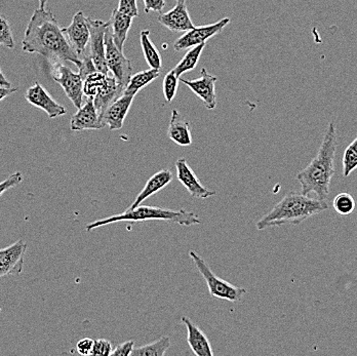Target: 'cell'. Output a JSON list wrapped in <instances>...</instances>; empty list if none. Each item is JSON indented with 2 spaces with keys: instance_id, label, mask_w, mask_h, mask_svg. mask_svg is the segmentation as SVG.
I'll list each match as a JSON object with an SVG mask.
<instances>
[{
  "instance_id": "6",
  "label": "cell",
  "mask_w": 357,
  "mask_h": 356,
  "mask_svg": "<svg viewBox=\"0 0 357 356\" xmlns=\"http://www.w3.org/2000/svg\"><path fill=\"white\" fill-rule=\"evenodd\" d=\"M51 75L54 82L62 86L73 105L79 109L84 98V78L80 73L73 72L69 67L56 62L52 68Z\"/></svg>"
},
{
  "instance_id": "40",
  "label": "cell",
  "mask_w": 357,
  "mask_h": 356,
  "mask_svg": "<svg viewBox=\"0 0 357 356\" xmlns=\"http://www.w3.org/2000/svg\"><path fill=\"white\" fill-rule=\"evenodd\" d=\"M176 2L180 1V0H175ZM182 1H187V0H182Z\"/></svg>"
},
{
  "instance_id": "27",
  "label": "cell",
  "mask_w": 357,
  "mask_h": 356,
  "mask_svg": "<svg viewBox=\"0 0 357 356\" xmlns=\"http://www.w3.org/2000/svg\"><path fill=\"white\" fill-rule=\"evenodd\" d=\"M342 166H343V176L346 178L349 177L357 169V136L344 151Z\"/></svg>"
},
{
  "instance_id": "37",
  "label": "cell",
  "mask_w": 357,
  "mask_h": 356,
  "mask_svg": "<svg viewBox=\"0 0 357 356\" xmlns=\"http://www.w3.org/2000/svg\"><path fill=\"white\" fill-rule=\"evenodd\" d=\"M18 91V88H4V86H0V102L3 101L8 95L14 94Z\"/></svg>"
},
{
  "instance_id": "42",
  "label": "cell",
  "mask_w": 357,
  "mask_h": 356,
  "mask_svg": "<svg viewBox=\"0 0 357 356\" xmlns=\"http://www.w3.org/2000/svg\"><path fill=\"white\" fill-rule=\"evenodd\" d=\"M1 150H2V149H1V148H0V152H1Z\"/></svg>"
},
{
  "instance_id": "18",
  "label": "cell",
  "mask_w": 357,
  "mask_h": 356,
  "mask_svg": "<svg viewBox=\"0 0 357 356\" xmlns=\"http://www.w3.org/2000/svg\"><path fill=\"white\" fill-rule=\"evenodd\" d=\"M182 323L186 325L187 327V343L191 350L193 351L197 356H213L214 351H213L212 344L210 340L204 335V332L195 325L190 318L183 316L181 318Z\"/></svg>"
},
{
  "instance_id": "9",
  "label": "cell",
  "mask_w": 357,
  "mask_h": 356,
  "mask_svg": "<svg viewBox=\"0 0 357 356\" xmlns=\"http://www.w3.org/2000/svg\"><path fill=\"white\" fill-rule=\"evenodd\" d=\"M229 23V18H224L218 21L217 23L211 24V25L192 28L175 41L174 49L176 52H181L197 47L202 43H206L208 39L221 33L224 28Z\"/></svg>"
},
{
  "instance_id": "4",
  "label": "cell",
  "mask_w": 357,
  "mask_h": 356,
  "mask_svg": "<svg viewBox=\"0 0 357 356\" xmlns=\"http://www.w3.org/2000/svg\"><path fill=\"white\" fill-rule=\"evenodd\" d=\"M147 221H165V222L176 223L182 226H192L200 224L202 221L195 212L184 210H171V208H160V206H139L135 208H128L121 214L113 215L107 218L95 221L86 225V231L91 232L103 226L114 224L119 222H130L136 224Z\"/></svg>"
},
{
  "instance_id": "5",
  "label": "cell",
  "mask_w": 357,
  "mask_h": 356,
  "mask_svg": "<svg viewBox=\"0 0 357 356\" xmlns=\"http://www.w3.org/2000/svg\"><path fill=\"white\" fill-rule=\"evenodd\" d=\"M189 256L193 260L195 266H197L198 272L204 277V281L208 284V292L211 296L214 298L221 299L236 303L243 299L245 295H247L248 291L243 288L233 286L230 282L223 281L218 277L213 272L212 269L208 266V263L204 261L202 257L195 251H189Z\"/></svg>"
},
{
  "instance_id": "15",
  "label": "cell",
  "mask_w": 357,
  "mask_h": 356,
  "mask_svg": "<svg viewBox=\"0 0 357 356\" xmlns=\"http://www.w3.org/2000/svg\"><path fill=\"white\" fill-rule=\"evenodd\" d=\"M135 95L123 94L110 104L102 114L104 125L110 131H117L123 127L126 115L130 111Z\"/></svg>"
},
{
  "instance_id": "28",
  "label": "cell",
  "mask_w": 357,
  "mask_h": 356,
  "mask_svg": "<svg viewBox=\"0 0 357 356\" xmlns=\"http://www.w3.org/2000/svg\"><path fill=\"white\" fill-rule=\"evenodd\" d=\"M333 206H334L337 214L341 215V216H349L356 210V201L349 193L342 192L335 197L333 201Z\"/></svg>"
},
{
  "instance_id": "33",
  "label": "cell",
  "mask_w": 357,
  "mask_h": 356,
  "mask_svg": "<svg viewBox=\"0 0 357 356\" xmlns=\"http://www.w3.org/2000/svg\"><path fill=\"white\" fill-rule=\"evenodd\" d=\"M22 181H23V173L21 171H16V173H12L8 179L0 182V196H2L10 189L16 187Z\"/></svg>"
},
{
  "instance_id": "12",
  "label": "cell",
  "mask_w": 357,
  "mask_h": 356,
  "mask_svg": "<svg viewBox=\"0 0 357 356\" xmlns=\"http://www.w3.org/2000/svg\"><path fill=\"white\" fill-rule=\"evenodd\" d=\"M25 99L30 105L43 110L50 118H56L67 113L66 108L59 104L38 82L28 88Z\"/></svg>"
},
{
  "instance_id": "22",
  "label": "cell",
  "mask_w": 357,
  "mask_h": 356,
  "mask_svg": "<svg viewBox=\"0 0 357 356\" xmlns=\"http://www.w3.org/2000/svg\"><path fill=\"white\" fill-rule=\"evenodd\" d=\"M132 19L134 18L121 14L117 10V8H115V10H113L110 20L108 21L113 41H114L117 49L121 52H123L128 31L132 27Z\"/></svg>"
},
{
  "instance_id": "38",
  "label": "cell",
  "mask_w": 357,
  "mask_h": 356,
  "mask_svg": "<svg viewBox=\"0 0 357 356\" xmlns=\"http://www.w3.org/2000/svg\"><path fill=\"white\" fill-rule=\"evenodd\" d=\"M0 86H4V88H13L12 84L6 79V75L2 72L1 68H0Z\"/></svg>"
},
{
  "instance_id": "31",
  "label": "cell",
  "mask_w": 357,
  "mask_h": 356,
  "mask_svg": "<svg viewBox=\"0 0 357 356\" xmlns=\"http://www.w3.org/2000/svg\"><path fill=\"white\" fill-rule=\"evenodd\" d=\"M113 347L110 341L106 339H98L93 341V350L91 356H109L112 353Z\"/></svg>"
},
{
  "instance_id": "41",
  "label": "cell",
  "mask_w": 357,
  "mask_h": 356,
  "mask_svg": "<svg viewBox=\"0 0 357 356\" xmlns=\"http://www.w3.org/2000/svg\"><path fill=\"white\" fill-rule=\"evenodd\" d=\"M0 312H1V307H0Z\"/></svg>"
},
{
  "instance_id": "26",
  "label": "cell",
  "mask_w": 357,
  "mask_h": 356,
  "mask_svg": "<svg viewBox=\"0 0 357 356\" xmlns=\"http://www.w3.org/2000/svg\"><path fill=\"white\" fill-rule=\"evenodd\" d=\"M204 47H206V43H202V45H198L197 47H191L188 53L183 56L182 60H181L180 62L178 63L177 66L173 69L178 77H181V75H184V73L195 70Z\"/></svg>"
},
{
  "instance_id": "29",
  "label": "cell",
  "mask_w": 357,
  "mask_h": 356,
  "mask_svg": "<svg viewBox=\"0 0 357 356\" xmlns=\"http://www.w3.org/2000/svg\"><path fill=\"white\" fill-rule=\"evenodd\" d=\"M178 82L180 77L176 75L175 71L172 70L165 76L163 79V95L167 103H171L177 95Z\"/></svg>"
},
{
  "instance_id": "21",
  "label": "cell",
  "mask_w": 357,
  "mask_h": 356,
  "mask_svg": "<svg viewBox=\"0 0 357 356\" xmlns=\"http://www.w3.org/2000/svg\"><path fill=\"white\" fill-rule=\"evenodd\" d=\"M172 181H173V173H172L169 169H161V171L154 173V175L148 180L142 191L139 193L138 196L135 199L134 203H132L128 208H137V206H141L143 201L151 197L152 195L160 192L163 188L167 187Z\"/></svg>"
},
{
  "instance_id": "24",
  "label": "cell",
  "mask_w": 357,
  "mask_h": 356,
  "mask_svg": "<svg viewBox=\"0 0 357 356\" xmlns=\"http://www.w3.org/2000/svg\"><path fill=\"white\" fill-rule=\"evenodd\" d=\"M140 42L146 62L149 65L150 68L160 70L161 67H162V59H161L158 47L150 39L149 30H142L141 31Z\"/></svg>"
},
{
  "instance_id": "20",
  "label": "cell",
  "mask_w": 357,
  "mask_h": 356,
  "mask_svg": "<svg viewBox=\"0 0 357 356\" xmlns=\"http://www.w3.org/2000/svg\"><path fill=\"white\" fill-rule=\"evenodd\" d=\"M167 136L178 146L188 147L192 144L190 123L183 117V115L177 109H174L172 111Z\"/></svg>"
},
{
  "instance_id": "7",
  "label": "cell",
  "mask_w": 357,
  "mask_h": 356,
  "mask_svg": "<svg viewBox=\"0 0 357 356\" xmlns=\"http://www.w3.org/2000/svg\"><path fill=\"white\" fill-rule=\"evenodd\" d=\"M105 59L109 71L113 73V77L126 88L132 77V63L123 55V52L119 51L115 45L110 25L105 33Z\"/></svg>"
},
{
  "instance_id": "19",
  "label": "cell",
  "mask_w": 357,
  "mask_h": 356,
  "mask_svg": "<svg viewBox=\"0 0 357 356\" xmlns=\"http://www.w3.org/2000/svg\"><path fill=\"white\" fill-rule=\"evenodd\" d=\"M125 88V86L119 84L114 77L106 76L105 80H104L103 84H101L97 94H96L93 99V104H95L100 116H102L106 108L112 102H114L117 98L123 95Z\"/></svg>"
},
{
  "instance_id": "13",
  "label": "cell",
  "mask_w": 357,
  "mask_h": 356,
  "mask_svg": "<svg viewBox=\"0 0 357 356\" xmlns=\"http://www.w3.org/2000/svg\"><path fill=\"white\" fill-rule=\"evenodd\" d=\"M175 166L176 171H177L178 181L187 189L189 194L193 199H208L210 197L215 196V191L204 187L200 183L197 176L195 175V171L190 168L185 158H178Z\"/></svg>"
},
{
  "instance_id": "14",
  "label": "cell",
  "mask_w": 357,
  "mask_h": 356,
  "mask_svg": "<svg viewBox=\"0 0 357 356\" xmlns=\"http://www.w3.org/2000/svg\"><path fill=\"white\" fill-rule=\"evenodd\" d=\"M63 31L70 40L72 47L79 58L80 56H86V47L89 42V29L86 17L82 10H78L74 15L70 25L67 28H63Z\"/></svg>"
},
{
  "instance_id": "36",
  "label": "cell",
  "mask_w": 357,
  "mask_h": 356,
  "mask_svg": "<svg viewBox=\"0 0 357 356\" xmlns=\"http://www.w3.org/2000/svg\"><path fill=\"white\" fill-rule=\"evenodd\" d=\"M144 6H145L146 14L150 12H162L165 6V0H144Z\"/></svg>"
},
{
  "instance_id": "2",
  "label": "cell",
  "mask_w": 357,
  "mask_h": 356,
  "mask_svg": "<svg viewBox=\"0 0 357 356\" xmlns=\"http://www.w3.org/2000/svg\"><path fill=\"white\" fill-rule=\"evenodd\" d=\"M336 125L334 121H332L326 129L317 156L311 160L306 168L298 173L297 180L301 185V192L304 195L314 193L317 199L326 201L330 194L331 182L336 173Z\"/></svg>"
},
{
  "instance_id": "39",
  "label": "cell",
  "mask_w": 357,
  "mask_h": 356,
  "mask_svg": "<svg viewBox=\"0 0 357 356\" xmlns=\"http://www.w3.org/2000/svg\"><path fill=\"white\" fill-rule=\"evenodd\" d=\"M39 3H40V8H45V6H47V0H39Z\"/></svg>"
},
{
  "instance_id": "35",
  "label": "cell",
  "mask_w": 357,
  "mask_h": 356,
  "mask_svg": "<svg viewBox=\"0 0 357 356\" xmlns=\"http://www.w3.org/2000/svg\"><path fill=\"white\" fill-rule=\"evenodd\" d=\"M93 341L95 340L91 338L82 339L76 344V351H77V353L84 356L91 355V350H93Z\"/></svg>"
},
{
  "instance_id": "8",
  "label": "cell",
  "mask_w": 357,
  "mask_h": 356,
  "mask_svg": "<svg viewBox=\"0 0 357 356\" xmlns=\"http://www.w3.org/2000/svg\"><path fill=\"white\" fill-rule=\"evenodd\" d=\"M89 29V56L99 72L108 75L105 59V33L109 22L86 18Z\"/></svg>"
},
{
  "instance_id": "25",
  "label": "cell",
  "mask_w": 357,
  "mask_h": 356,
  "mask_svg": "<svg viewBox=\"0 0 357 356\" xmlns=\"http://www.w3.org/2000/svg\"><path fill=\"white\" fill-rule=\"evenodd\" d=\"M171 338L162 336L154 342L134 348L132 356H163L171 347Z\"/></svg>"
},
{
  "instance_id": "10",
  "label": "cell",
  "mask_w": 357,
  "mask_h": 356,
  "mask_svg": "<svg viewBox=\"0 0 357 356\" xmlns=\"http://www.w3.org/2000/svg\"><path fill=\"white\" fill-rule=\"evenodd\" d=\"M27 244L21 240L0 249V279L23 272Z\"/></svg>"
},
{
  "instance_id": "34",
  "label": "cell",
  "mask_w": 357,
  "mask_h": 356,
  "mask_svg": "<svg viewBox=\"0 0 357 356\" xmlns=\"http://www.w3.org/2000/svg\"><path fill=\"white\" fill-rule=\"evenodd\" d=\"M135 348L134 341H126L123 344L119 345V346L113 348L112 353L111 355L113 356H128L132 355V351Z\"/></svg>"
},
{
  "instance_id": "1",
  "label": "cell",
  "mask_w": 357,
  "mask_h": 356,
  "mask_svg": "<svg viewBox=\"0 0 357 356\" xmlns=\"http://www.w3.org/2000/svg\"><path fill=\"white\" fill-rule=\"evenodd\" d=\"M22 49L26 53L38 54L54 63H73L78 69L82 60L72 47L63 28L60 27L51 10L37 8L25 31Z\"/></svg>"
},
{
  "instance_id": "16",
  "label": "cell",
  "mask_w": 357,
  "mask_h": 356,
  "mask_svg": "<svg viewBox=\"0 0 357 356\" xmlns=\"http://www.w3.org/2000/svg\"><path fill=\"white\" fill-rule=\"evenodd\" d=\"M70 127L71 131L74 132L101 130L105 127L93 99L86 98V103L72 116Z\"/></svg>"
},
{
  "instance_id": "32",
  "label": "cell",
  "mask_w": 357,
  "mask_h": 356,
  "mask_svg": "<svg viewBox=\"0 0 357 356\" xmlns=\"http://www.w3.org/2000/svg\"><path fill=\"white\" fill-rule=\"evenodd\" d=\"M117 10L126 16L132 17V18L139 16L137 0H119Z\"/></svg>"
},
{
  "instance_id": "17",
  "label": "cell",
  "mask_w": 357,
  "mask_h": 356,
  "mask_svg": "<svg viewBox=\"0 0 357 356\" xmlns=\"http://www.w3.org/2000/svg\"><path fill=\"white\" fill-rule=\"evenodd\" d=\"M158 21L161 25L173 32H186L195 28V24L189 16L186 1H177L175 8L158 16Z\"/></svg>"
},
{
  "instance_id": "30",
  "label": "cell",
  "mask_w": 357,
  "mask_h": 356,
  "mask_svg": "<svg viewBox=\"0 0 357 356\" xmlns=\"http://www.w3.org/2000/svg\"><path fill=\"white\" fill-rule=\"evenodd\" d=\"M0 45H3L8 49L15 47V39L10 22L1 13H0Z\"/></svg>"
},
{
  "instance_id": "23",
  "label": "cell",
  "mask_w": 357,
  "mask_h": 356,
  "mask_svg": "<svg viewBox=\"0 0 357 356\" xmlns=\"http://www.w3.org/2000/svg\"><path fill=\"white\" fill-rule=\"evenodd\" d=\"M160 75V70L158 69H148L132 75L128 86H126L123 94L136 95L142 88L149 86L150 84L158 79Z\"/></svg>"
},
{
  "instance_id": "11",
  "label": "cell",
  "mask_w": 357,
  "mask_h": 356,
  "mask_svg": "<svg viewBox=\"0 0 357 356\" xmlns=\"http://www.w3.org/2000/svg\"><path fill=\"white\" fill-rule=\"evenodd\" d=\"M217 82V76L210 75L206 69H202L200 76L197 79L187 80L181 78V82L186 84L198 98H200L208 110H215L217 107V95H215V82Z\"/></svg>"
},
{
  "instance_id": "3",
  "label": "cell",
  "mask_w": 357,
  "mask_h": 356,
  "mask_svg": "<svg viewBox=\"0 0 357 356\" xmlns=\"http://www.w3.org/2000/svg\"><path fill=\"white\" fill-rule=\"evenodd\" d=\"M326 201L312 199L303 193H287L282 201L256 223L259 231L284 224L300 225L307 219L328 210Z\"/></svg>"
}]
</instances>
